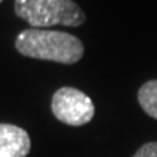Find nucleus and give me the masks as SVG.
<instances>
[{
  "instance_id": "3",
  "label": "nucleus",
  "mask_w": 157,
  "mask_h": 157,
  "mask_svg": "<svg viewBox=\"0 0 157 157\" xmlns=\"http://www.w3.org/2000/svg\"><path fill=\"white\" fill-rule=\"evenodd\" d=\"M52 112L56 120L69 127H82L95 117V104L82 90L61 87L52 96Z\"/></svg>"
},
{
  "instance_id": "1",
  "label": "nucleus",
  "mask_w": 157,
  "mask_h": 157,
  "mask_svg": "<svg viewBox=\"0 0 157 157\" xmlns=\"http://www.w3.org/2000/svg\"><path fill=\"white\" fill-rule=\"evenodd\" d=\"M15 48L19 55L32 59L58 64H75L83 58V42L72 34L52 29H29L16 35Z\"/></svg>"
},
{
  "instance_id": "6",
  "label": "nucleus",
  "mask_w": 157,
  "mask_h": 157,
  "mask_svg": "<svg viewBox=\"0 0 157 157\" xmlns=\"http://www.w3.org/2000/svg\"><path fill=\"white\" fill-rule=\"evenodd\" d=\"M132 157H157V141L144 143Z\"/></svg>"
},
{
  "instance_id": "2",
  "label": "nucleus",
  "mask_w": 157,
  "mask_h": 157,
  "mask_svg": "<svg viewBox=\"0 0 157 157\" xmlns=\"http://www.w3.org/2000/svg\"><path fill=\"white\" fill-rule=\"evenodd\" d=\"M15 15L35 29L53 26L78 27L87 15L74 0H15Z\"/></svg>"
},
{
  "instance_id": "8",
  "label": "nucleus",
  "mask_w": 157,
  "mask_h": 157,
  "mask_svg": "<svg viewBox=\"0 0 157 157\" xmlns=\"http://www.w3.org/2000/svg\"><path fill=\"white\" fill-rule=\"evenodd\" d=\"M0 157H2V155H0Z\"/></svg>"
},
{
  "instance_id": "4",
  "label": "nucleus",
  "mask_w": 157,
  "mask_h": 157,
  "mask_svg": "<svg viewBox=\"0 0 157 157\" xmlns=\"http://www.w3.org/2000/svg\"><path fill=\"white\" fill-rule=\"evenodd\" d=\"M31 136L24 128L13 124H0V155L27 157L31 152Z\"/></svg>"
},
{
  "instance_id": "5",
  "label": "nucleus",
  "mask_w": 157,
  "mask_h": 157,
  "mask_svg": "<svg viewBox=\"0 0 157 157\" xmlns=\"http://www.w3.org/2000/svg\"><path fill=\"white\" fill-rule=\"evenodd\" d=\"M138 104L149 117L157 120V78L147 80L138 88Z\"/></svg>"
},
{
  "instance_id": "7",
  "label": "nucleus",
  "mask_w": 157,
  "mask_h": 157,
  "mask_svg": "<svg viewBox=\"0 0 157 157\" xmlns=\"http://www.w3.org/2000/svg\"><path fill=\"white\" fill-rule=\"evenodd\" d=\"M2 2H3V0H0V3H2Z\"/></svg>"
}]
</instances>
